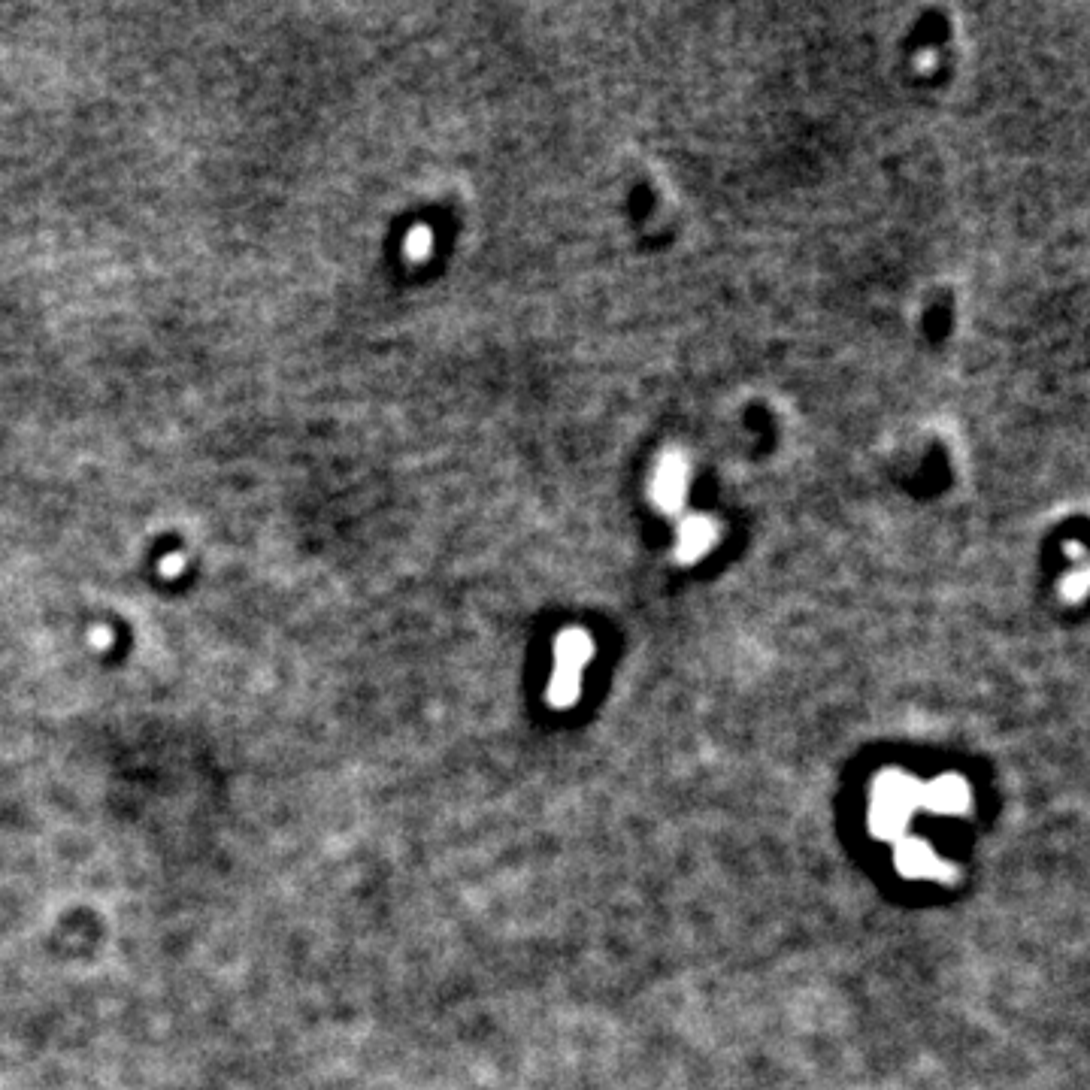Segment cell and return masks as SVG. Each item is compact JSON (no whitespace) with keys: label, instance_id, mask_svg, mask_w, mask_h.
Listing matches in <instances>:
<instances>
[{"label":"cell","instance_id":"52a82bcc","mask_svg":"<svg viewBox=\"0 0 1090 1090\" xmlns=\"http://www.w3.org/2000/svg\"><path fill=\"white\" fill-rule=\"evenodd\" d=\"M1063 594H1066L1069 600H1084V594H1087V573H1084V570L1072 573V576L1066 579V585H1063Z\"/></svg>","mask_w":1090,"mask_h":1090},{"label":"cell","instance_id":"277c9868","mask_svg":"<svg viewBox=\"0 0 1090 1090\" xmlns=\"http://www.w3.org/2000/svg\"><path fill=\"white\" fill-rule=\"evenodd\" d=\"M921 803L930 806V809H936V812L954 815V812H966L969 809L972 794H969V788H966L963 779L945 776V779H936L933 785L921 788Z\"/></svg>","mask_w":1090,"mask_h":1090},{"label":"cell","instance_id":"5b68a950","mask_svg":"<svg viewBox=\"0 0 1090 1090\" xmlns=\"http://www.w3.org/2000/svg\"><path fill=\"white\" fill-rule=\"evenodd\" d=\"M897 863L906 876H942V863L936 860L930 845L915 842V839H906L897 848Z\"/></svg>","mask_w":1090,"mask_h":1090},{"label":"cell","instance_id":"3957f363","mask_svg":"<svg viewBox=\"0 0 1090 1090\" xmlns=\"http://www.w3.org/2000/svg\"><path fill=\"white\" fill-rule=\"evenodd\" d=\"M685 488H688L685 461L679 455H667L658 467V476H654V500L664 509H676L685 500Z\"/></svg>","mask_w":1090,"mask_h":1090},{"label":"cell","instance_id":"6da1fadb","mask_svg":"<svg viewBox=\"0 0 1090 1090\" xmlns=\"http://www.w3.org/2000/svg\"><path fill=\"white\" fill-rule=\"evenodd\" d=\"M594 645L588 639V633H582L579 627H570L558 645H555V679L549 688V703L552 706H573V700L582 691V670L591 661Z\"/></svg>","mask_w":1090,"mask_h":1090},{"label":"cell","instance_id":"7a4b0ae2","mask_svg":"<svg viewBox=\"0 0 1090 1090\" xmlns=\"http://www.w3.org/2000/svg\"><path fill=\"white\" fill-rule=\"evenodd\" d=\"M918 803L921 785L912 776L888 773L876 788V800H872V830L879 836H897Z\"/></svg>","mask_w":1090,"mask_h":1090},{"label":"cell","instance_id":"8992f818","mask_svg":"<svg viewBox=\"0 0 1090 1090\" xmlns=\"http://www.w3.org/2000/svg\"><path fill=\"white\" fill-rule=\"evenodd\" d=\"M715 542V527L706 518H688L679 530V555L682 561H697L700 555L709 552V545Z\"/></svg>","mask_w":1090,"mask_h":1090}]
</instances>
